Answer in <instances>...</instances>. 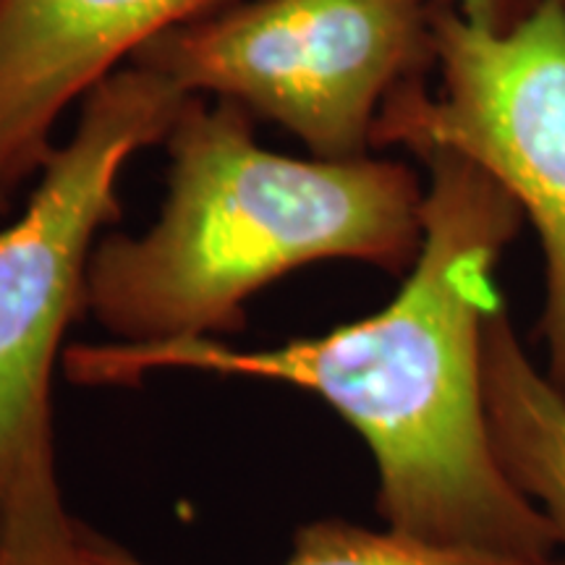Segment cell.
<instances>
[{"label": "cell", "instance_id": "11", "mask_svg": "<svg viewBox=\"0 0 565 565\" xmlns=\"http://www.w3.org/2000/svg\"><path fill=\"white\" fill-rule=\"evenodd\" d=\"M0 555H3V521H0Z\"/></svg>", "mask_w": 565, "mask_h": 565}, {"label": "cell", "instance_id": "6", "mask_svg": "<svg viewBox=\"0 0 565 565\" xmlns=\"http://www.w3.org/2000/svg\"><path fill=\"white\" fill-rule=\"evenodd\" d=\"M236 0H0V192L38 179L74 103L162 32Z\"/></svg>", "mask_w": 565, "mask_h": 565}, {"label": "cell", "instance_id": "13", "mask_svg": "<svg viewBox=\"0 0 565 565\" xmlns=\"http://www.w3.org/2000/svg\"><path fill=\"white\" fill-rule=\"evenodd\" d=\"M557 3H561V6H563V11H565V0H557Z\"/></svg>", "mask_w": 565, "mask_h": 565}, {"label": "cell", "instance_id": "7", "mask_svg": "<svg viewBox=\"0 0 565 565\" xmlns=\"http://www.w3.org/2000/svg\"><path fill=\"white\" fill-rule=\"evenodd\" d=\"M482 374L494 456L565 547V398L529 356L505 303L487 320Z\"/></svg>", "mask_w": 565, "mask_h": 565}, {"label": "cell", "instance_id": "3", "mask_svg": "<svg viewBox=\"0 0 565 565\" xmlns=\"http://www.w3.org/2000/svg\"><path fill=\"white\" fill-rule=\"evenodd\" d=\"M186 95L124 66L79 105L26 207L0 231V521L3 561L76 565L61 490L53 377L71 322L87 315V273L103 231L121 221V175L166 141Z\"/></svg>", "mask_w": 565, "mask_h": 565}, {"label": "cell", "instance_id": "1", "mask_svg": "<svg viewBox=\"0 0 565 565\" xmlns=\"http://www.w3.org/2000/svg\"><path fill=\"white\" fill-rule=\"evenodd\" d=\"M424 242L383 309L267 349L217 338L154 345L76 343L74 385H139L202 372L299 387L362 437L387 529L427 542L553 557V526L500 466L484 406V328L503 301L494 270L524 228L511 194L475 162L424 152Z\"/></svg>", "mask_w": 565, "mask_h": 565}, {"label": "cell", "instance_id": "12", "mask_svg": "<svg viewBox=\"0 0 565 565\" xmlns=\"http://www.w3.org/2000/svg\"><path fill=\"white\" fill-rule=\"evenodd\" d=\"M0 565H13V563H9V561H3V557H0Z\"/></svg>", "mask_w": 565, "mask_h": 565}, {"label": "cell", "instance_id": "2", "mask_svg": "<svg viewBox=\"0 0 565 565\" xmlns=\"http://www.w3.org/2000/svg\"><path fill=\"white\" fill-rule=\"evenodd\" d=\"M162 145L171 171L158 221L113 231L87 273V315L110 341H231L246 303L330 259L404 275L424 242L419 173L385 158L265 150L236 103L186 97Z\"/></svg>", "mask_w": 565, "mask_h": 565}, {"label": "cell", "instance_id": "10", "mask_svg": "<svg viewBox=\"0 0 565 565\" xmlns=\"http://www.w3.org/2000/svg\"><path fill=\"white\" fill-rule=\"evenodd\" d=\"M9 207H11V194L0 192V215H6V212H9Z\"/></svg>", "mask_w": 565, "mask_h": 565}, {"label": "cell", "instance_id": "4", "mask_svg": "<svg viewBox=\"0 0 565 565\" xmlns=\"http://www.w3.org/2000/svg\"><path fill=\"white\" fill-rule=\"evenodd\" d=\"M435 0H236L147 42L129 66L286 129L320 160L372 154L401 84L435 68Z\"/></svg>", "mask_w": 565, "mask_h": 565}, {"label": "cell", "instance_id": "9", "mask_svg": "<svg viewBox=\"0 0 565 565\" xmlns=\"http://www.w3.org/2000/svg\"><path fill=\"white\" fill-rule=\"evenodd\" d=\"M450 3L484 30L503 32L526 19L542 0H450Z\"/></svg>", "mask_w": 565, "mask_h": 565}, {"label": "cell", "instance_id": "8", "mask_svg": "<svg viewBox=\"0 0 565 565\" xmlns=\"http://www.w3.org/2000/svg\"><path fill=\"white\" fill-rule=\"evenodd\" d=\"M76 565H152L87 524L76 526ZM280 565H565L553 557H529L494 550L427 542L395 529H370L343 519L301 524L294 550Z\"/></svg>", "mask_w": 565, "mask_h": 565}, {"label": "cell", "instance_id": "5", "mask_svg": "<svg viewBox=\"0 0 565 565\" xmlns=\"http://www.w3.org/2000/svg\"><path fill=\"white\" fill-rule=\"evenodd\" d=\"M433 51L437 87L427 76L401 84L374 124L372 150L458 154L511 194L542 249V370L565 398V11L542 0L492 32L435 0Z\"/></svg>", "mask_w": 565, "mask_h": 565}]
</instances>
